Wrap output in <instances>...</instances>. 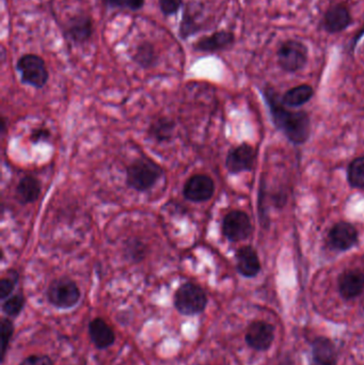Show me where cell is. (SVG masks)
Wrapping results in <instances>:
<instances>
[{
  "instance_id": "obj_1",
  "label": "cell",
  "mask_w": 364,
  "mask_h": 365,
  "mask_svg": "<svg viewBox=\"0 0 364 365\" xmlns=\"http://www.w3.org/2000/svg\"><path fill=\"white\" fill-rule=\"evenodd\" d=\"M263 96L269 105L271 113L274 123L284 133L288 140L295 145H301L306 143L311 133V122L309 115L303 111L288 110L284 107L282 100L279 98V94L274 90V88L266 87L263 90Z\"/></svg>"
},
{
  "instance_id": "obj_2",
  "label": "cell",
  "mask_w": 364,
  "mask_h": 365,
  "mask_svg": "<svg viewBox=\"0 0 364 365\" xmlns=\"http://www.w3.org/2000/svg\"><path fill=\"white\" fill-rule=\"evenodd\" d=\"M164 175V170L149 158L134 160L126 168V185L132 190L145 192L150 190Z\"/></svg>"
},
{
  "instance_id": "obj_3",
  "label": "cell",
  "mask_w": 364,
  "mask_h": 365,
  "mask_svg": "<svg viewBox=\"0 0 364 365\" xmlns=\"http://www.w3.org/2000/svg\"><path fill=\"white\" fill-rule=\"evenodd\" d=\"M207 306V293L196 283H184L175 292V307L182 315L194 317L201 314L204 312Z\"/></svg>"
},
{
  "instance_id": "obj_4",
  "label": "cell",
  "mask_w": 364,
  "mask_h": 365,
  "mask_svg": "<svg viewBox=\"0 0 364 365\" xmlns=\"http://www.w3.org/2000/svg\"><path fill=\"white\" fill-rule=\"evenodd\" d=\"M16 71L21 75V81L24 85L31 86L36 89H42L49 79L44 59L36 53L21 56L17 60Z\"/></svg>"
},
{
  "instance_id": "obj_5",
  "label": "cell",
  "mask_w": 364,
  "mask_h": 365,
  "mask_svg": "<svg viewBox=\"0 0 364 365\" xmlns=\"http://www.w3.org/2000/svg\"><path fill=\"white\" fill-rule=\"evenodd\" d=\"M81 293L75 281L68 277L51 281L47 289V299L49 304L60 310H68L74 308L79 300Z\"/></svg>"
},
{
  "instance_id": "obj_6",
  "label": "cell",
  "mask_w": 364,
  "mask_h": 365,
  "mask_svg": "<svg viewBox=\"0 0 364 365\" xmlns=\"http://www.w3.org/2000/svg\"><path fill=\"white\" fill-rule=\"evenodd\" d=\"M277 58L278 64L284 72H298L307 64L309 49L301 41L288 38L278 47Z\"/></svg>"
},
{
  "instance_id": "obj_7",
  "label": "cell",
  "mask_w": 364,
  "mask_h": 365,
  "mask_svg": "<svg viewBox=\"0 0 364 365\" xmlns=\"http://www.w3.org/2000/svg\"><path fill=\"white\" fill-rule=\"evenodd\" d=\"M252 230L249 216L241 210H232L222 221V233L232 242L247 240L251 235Z\"/></svg>"
},
{
  "instance_id": "obj_8",
  "label": "cell",
  "mask_w": 364,
  "mask_h": 365,
  "mask_svg": "<svg viewBox=\"0 0 364 365\" xmlns=\"http://www.w3.org/2000/svg\"><path fill=\"white\" fill-rule=\"evenodd\" d=\"M64 34L74 44H85L93 36V19L85 13H77L66 21Z\"/></svg>"
},
{
  "instance_id": "obj_9",
  "label": "cell",
  "mask_w": 364,
  "mask_h": 365,
  "mask_svg": "<svg viewBox=\"0 0 364 365\" xmlns=\"http://www.w3.org/2000/svg\"><path fill=\"white\" fill-rule=\"evenodd\" d=\"M353 23L350 6L345 2H340L326 11L323 19V28L328 34H340L348 29Z\"/></svg>"
},
{
  "instance_id": "obj_10",
  "label": "cell",
  "mask_w": 364,
  "mask_h": 365,
  "mask_svg": "<svg viewBox=\"0 0 364 365\" xmlns=\"http://www.w3.org/2000/svg\"><path fill=\"white\" fill-rule=\"evenodd\" d=\"M215 192V182L212 178L205 175H196L186 182L183 195L190 202L209 201Z\"/></svg>"
},
{
  "instance_id": "obj_11",
  "label": "cell",
  "mask_w": 364,
  "mask_h": 365,
  "mask_svg": "<svg viewBox=\"0 0 364 365\" xmlns=\"http://www.w3.org/2000/svg\"><path fill=\"white\" fill-rule=\"evenodd\" d=\"M254 162H256V150L248 143H243L230 150L227 156L226 167L229 173L232 175H239L244 171L252 170Z\"/></svg>"
},
{
  "instance_id": "obj_12",
  "label": "cell",
  "mask_w": 364,
  "mask_h": 365,
  "mask_svg": "<svg viewBox=\"0 0 364 365\" xmlns=\"http://www.w3.org/2000/svg\"><path fill=\"white\" fill-rule=\"evenodd\" d=\"M235 43V36L229 30H217L211 36H204L192 44L198 53H214L230 48Z\"/></svg>"
},
{
  "instance_id": "obj_13",
  "label": "cell",
  "mask_w": 364,
  "mask_h": 365,
  "mask_svg": "<svg viewBox=\"0 0 364 365\" xmlns=\"http://www.w3.org/2000/svg\"><path fill=\"white\" fill-rule=\"evenodd\" d=\"M275 338V329L266 322H254L248 328L246 342L256 351H267Z\"/></svg>"
},
{
  "instance_id": "obj_14",
  "label": "cell",
  "mask_w": 364,
  "mask_h": 365,
  "mask_svg": "<svg viewBox=\"0 0 364 365\" xmlns=\"http://www.w3.org/2000/svg\"><path fill=\"white\" fill-rule=\"evenodd\" d=\"M329 242L333 248L348 251L358 242V231L348 222H339L329 232Z\"/></svg>"
},
{
  "instance_id": "obj_15",
  "label": "cell",
  "mask_w": 364,
  "mask_h": 365,
  "mask_svg": "<svg viewBox=\"0 0 364 365\" xmlns=\"http://www.w3.org/2000/svg\"><path fill=\"white\" fill-rule=\"evenodd\" d=\"M364 289V272L359 269L346 270L339 278V291L342 297L353 299Z\"/></svg>"
},
{
  "instance_id": "obj_16",
  "label": "cell",
  "mask_w": 364,
  "mask_h": 365,
  "mask_svg": "<svg viewBox=\"0 0 364 365\" xmlns=\"http://www.w3.org/2000/svg\"><path fill=\"white\" fill-rule=\"evenodd\" d=\"M237 272L246 278H254L261 272V263L258 253L252 247L244 246L237 250Z\"/></svg>"
},
{
  "instance_id": "obj_17",
  "label": "cell",
  "mask_w": 364,
  "mask_h": 365,
  "mask_svg": "<svg viewBox=\"0 0 364 365\" xmlns=\"http://www.w3.org/2000/svg\"><path fill=\"white\" fill-rule=\"evenodd\" d=\"M89 336L94 346L98 349H108L115 341V334L113 328L100 317L90 322Z\"/></svg>"
},
{
  "instance_id": "obj_18",
  "label": "cell",
  "mask_w": 364,
  "mask_h": 365,
  "mask_svg": "<svg viewBox=\"0 0 364 365\" xmlns=\"http://www.w3.org/2000/svg\"><path fill=\"white\" fill-rule=\"evenodd\" d=\"M310 365H337V351L329 339L318 338L314 341Z\"/></svg>"
},
{
  "instance_id": "obj_19",
  "label": "cell",
  "mask_w": 364,
  "mask_h": 365,
  "mask_svg": "<svg viewBox=\"0 0 364 365\" xmlns=\"http://www.w3.org/2000/svg\"><path fill=\"white\" fill-rule=\"evenodd\" d=\"M41 189H42L41 182L36 178L26 175L19 180L16 188H15L16 201L21 205L33 203L40 197Z\"/></svg>"
},
{
  "instance_id": "obj_20",
  "label": "cell",
  "mask_w": 364,
  "mask_h": 365,
  "mask_svg": "<svg viewBox=\"0 0 364 365\" xmlns=\"http://www.w3.org/2000/svg\"><path fill=\"white\" fill-rule=\"evenodd\" d=\"M132 59L140 68H151L160 61V55L153 43L150 41H143L140 44L137 45Z\"/></svg>"
},
{
  "instance_id": "obj_21",
  "label": "cell",
  "mask_w": 364,
  "mask_h": 365,
  "mask_svg": "<svg viewBox=\"0 0 364 365\" xmlns=\"http://www.w3.org/2000/svg\"><path fill=\"white\" fill-rule=\"evenodd\" d=\"M175 125L177 124L170 118L160 117L155 121L152 122L149 130H147V134L156 143H168L172 139Z\"/></svg>"
},
{
  "instance_id": "obj_22",
  "label": "cell",
  "mask_w": 364,
  "mask_h": 365,
  "mask_svg": "<svg viewBox=\"0 0 364 365\" xmlns=\"http://www.w3.org/2000/svg\"><path fill=\"white\" fill-rule=\"evenodd\" d=\"M314 96L311 86L301 85L288 90L282 96V103L286 106L298 107L309 102Z\"/></svg>"
},
{
  "instance_id": "obj_23",
  "label": "cell",
  "mask_w": 364,
  "mask_h": 365,
  "mask_svg": "<svg viewBox=\"0 0 364 365\" xmlns=\"http://www.w3.org/2000/svg\"><path fill=\"white\" fill-rule=\"evenodd\" d=\"M124 253H125L126 259L134 262V263H139L145 259L147 246L138 238H132L125 242Z\"/></svg>"
},
{
  "instance_id": "obj_24",
  "label": "cell",
  "mask_w": 364,
  "mask_h": 365,
  "mask_svg": "<svg viewBox=\"0 0 364 365\" xmlns=\"http://www.w3.org/2000/svg\"><path fill=\"white\" fill-rule=\"evenodd\" d=\"M24 307H25V297L23 294L19 293L6 298L2 304L1 309L4 314H6L9 319H15L21 314Z\"/></svg>"
},
{
  "instance_id": "obj_25",
  "label": "cell",
  "mask_w": 364,
  "mask_h": 365,
  "mask_svg": "<svg viewBox=\"0 0 364 365\" xmlns=\"http://www.w3.org/2000/svg\"><path fill=\"white\" fill-rule=\"evenodd\" d=\"M201 25L194 19V15L190 13L188 6H186L185 12L182 17L181 25H180L179 34L183 40L194 36L197 32L200 31Z\"/></svg>"
},
{
  "instance_id": "obj_26",
  "label": "cell",
  "mask_w": 364,
  "mask_h": 365,
  "mask_svg": "<svg viewBox=\"0 0 364 365\" xmlns=\"http://www.w3.org/2000/svg\"><path fill=\"white\" fill-rule=\"evenodd\" d=\"M348 178L350 186L364 189V158H356L350 163Z\"/></svg>"
},
{
  "instance_id": "obj_27",
  "label": "cell",
  "mask_w": 364,
  "mask_h": 365,
  "mask_svg": "<svg viewBox=\"0 0 364 365\" xmlns=\"http://www.w3.org/2000/svg\"><path fill=\"white\" fill-rule=\"evenodd\" d=\"M19 282V274L15 270H10L8 274L0 280V299L6 300L12 295L15 285Z\"/></svg>"
},
{
  "instance_id": "obj_28",
  "label": "cell",
  "mask_w": 364,
  "mask_h": 365,
  "mask_svg": "<svg viewBox=\"0 0 364 365\" xmlns=\"http://www.w3.org/2000/svg\"><path fill=\"white\" fill-rule=\"evenodd\" d=\"M13 334H14V325L13 322L9 317H4L1 319V361L4 362L6 358V351L10 346L11 340H12Z\"/></svg>"
},
{
  "instance_id": "obj_29",
  "label": "cell",
  "mask_w": 364,
  "mask_h": 365,
  "mask_svg": "<svg viewBox=\"0 0 364 365\" xmlns=\"http://www.w3.org/2000/svg\"><path fill=\"white\" fill-rule=\"evenodd\" d=\"M104 4L111 9H126L138 11L145 6V0H104Z\"/></svg>"
},
{
  "instance_id": "obj_30",
  "label": "cell",
  "mask_w": 364,
  "mask_h": 365,
  "mask_svg": "<svg viewBox=\"0 0 364 365\" xmlns=\"http://www.w3.org/2000/svg\"><path fill=\"white\" fill-rule=\"evenodd\" d=\"M158 4L165 16H172L183 6V0H158Z\"/></svg>"
},
{
  "instance_id": "obj_31",
  "label": "cell",
  "mask_w": 364,
  "mask_h": 365,
  "mask_svg": "<svg viewBox=\"0 0 364 365\" xmlns=\"http://www.w3.org/2000/svg\"><path fill=\"white\" fill-rule=\"evenodd\" d=\"M19 365H53V362L48 356L32 355L24 359Z\"/></svg>"
},
{
  "instance_id": "obj_32",
  "label": "cell",
  "mask_w": 364,
  "mask_h": 365,
  "mask_svg": "<svg viewBox=\"0 0 364 365\" xmlns=\"http://www.w3.org/2000/svg\"><path fill=\"white\" fill-rule=\"evenodd\" d=\"M49 138H51V132L45 128H36V130H32L31 135H30V140L34 145Z\"/></svg>"
},
{
  "instance_id": "obj_33",
  "label": "cell",
  "mask_w": 364,
  "mask_h": 365,
  "mask_svg": "<svg viewBox=\"0 0 364 365\" xmlns=\"http://www.w3.org/2000/svg\"><path fill=\"white\" fill-rule=\"evenodd\" d=\"M363 310H364V299H363Z\"/></svg>"
},
{
  "instance_id": "obj_34",
  "label": "cell",
  "mask_w": 364,
  "mask_h": 365,
  "mask_svg": "<svg viewBox=\"0 0 364 365\" xmlns=\"http://www.w3.org/2000/svg\"><path fill=\"white\" fill-rule=\"evenodd\" d=\"M78 1H81V0H78Z\"/></svg>"
}]
</instances>
